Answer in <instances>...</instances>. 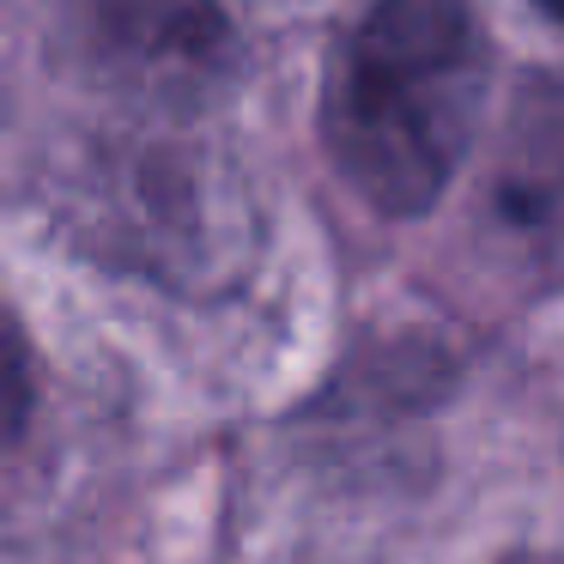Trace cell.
I'll return each mask as SVG.
<instances>
[{
  "label": "cell",
  "mask_w": 564,
  "mask_h": 564,
  "mask_svg": "<svg viewBox=\"0 0 564 564\" xmlns=\"http://www.w3.org/2000/svg\"><path fill=\"white\" fill-rule=\"evenodd\" d=\"M486 31L467 0H370L322 91L340 176L377 213H425L462 171L486 104Z\"/></svg>",
  "instance_id": "obj_1"
},
{
  "label": "cell",
  "mask_w": 564,
  "mask_h": 564,
  "mask_svg": "<svg viewBox=\"0 0 564 564\" xmlns=\"http://www.w3.org/2000/svg\"><path fill=\"white\" fill-rule=\"evenodd\" d=\"M79 31L116 79L159 91L207 86L231 55L219 0H79Z\"/></svg>",
  "instance_id": "obj_2"
},
{
  "label": "cell",
  "mask_w": 564,
  "mask_h": 564,
  "mask_svg": "<svg viewBox=\"0 0 564 564\" xmlns=\"http://www.w3.org/2000/svg\"><path fill=\"white\" fill-rule=\"evenodd\" d=\"M491 195L522 231H564V74H540L516 98Z\"/></svg>",
  "instance_id": "obj_3"
},
{
  "label": "cell",
  "mask_w": 564,
  "mask_h": 564,
  "mask_svg": "<svg viewBox=\"0 0 564 564\" xmlns=\"http://www.w3.org/2000/svg\"><path fill=\"white\" fill-rule=\"evenodd\" d=\"M31 394H37V377H31V352L19 322L0 310V449L25 431L31 419Z\"/></svg>",
  "instance_id": "obj_4"
},
{
  "label": "cell",
  "mask_w": 564,
  "mask_h": 564,
  "mask_svg": "<svg viewBox=\"0 0 564 564\" xmlns=\"http://www.w3.org/2000/svg\"><path fill=\"white\" fill-rule=\"evenodd\" d=\"M540 7H546V13H552V19H558V25H564V0H540Z\"/></svg>",
  "instance_id": "obj_5"
}]
</instances>
